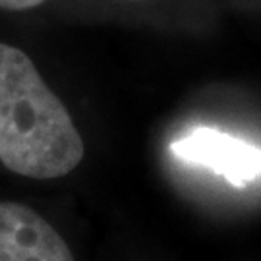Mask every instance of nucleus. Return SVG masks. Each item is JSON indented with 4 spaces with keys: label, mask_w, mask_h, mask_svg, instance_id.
I'll list each match as a JSON object with an SVG mask.
<instances>
[{
    "label": "nucleus",
    "mask_w": 261,
    "mask_h": 261,
    "mask_svg": "<svg viewBox=\"0 0 261 261\" xmlns=\"http://www.w3.org/2000/svg\"><path fill=\"white\" fill-rule=\"evenodd\" d=\"M172 155L215 170L234 186L261 178V147L213 128H196L170 143Z\"/></svg>",
    "instance_id": "nucleus-2"
},
{
    "label": "nucleus",
    "mask_w": 261,
    "mask_h": 261,
    "mask_svg": "<svg viewBox=\"0 0 261 261\" xmlns=\"http://www.w3.org/2000/svg\"><path fill=\"white\" fill-rule=\"evenodd\" d=\"M45 0H0V8L2 10H29L39 6Z\"/></svg>",
    "instance_id": "nucleus-4"
},
{
    "label": "nucleus",
    "mask_w": 261,
    "mask_h": 261,
    "mask_svg": "<svg viewBox=\"0 0 261 261\" xmlns=\"http://www.w3.org/2000/svg\"><path fill=\"white\" fill-rule=\"evenodd\" d=\"M0 261H75L62 236L33 209L0 201Z\"/></svg>",
    "instance_id": "nucleus-3"
},
{
    "label": "nucleus",
    "mask_w": 261,
    "mask_h": 261,
    "mask_svg": "<svg viewBox=\"0 0 261 261\" xmlns=\"http://www.w3.org/2000/svg\"><path fill=\"white\" fill-rule=\"evenodd\" d=\"M84 140L64 103L23 50L0 43V161L19 176L53 180L82 163Z\"/></svg>",
    "instance_id": "nucleus-1"
}]
</instances>
